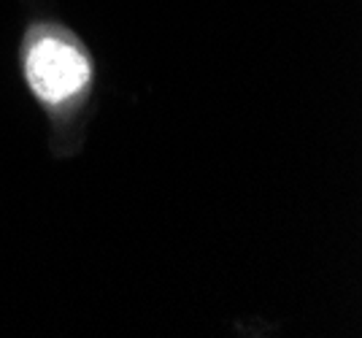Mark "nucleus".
I'll use <instances>...</instances> for the list:
<instances>
[{"label":"nucleus","instance_id":"nucleus-1","mask_svg":"<svg viewBox=\"0 0 362 338\" xmlns=\"http://www.w3.org/2000/svg\"><path fill=\"white\" fill-rule=\"evenodd\" d=\"M25 71L33 93L52 106L76 98L92 76L87 54L60 33H44L33 41L25 57Z\"/></svg>","mask_w":362,"mask_h":338}]
</instances>
